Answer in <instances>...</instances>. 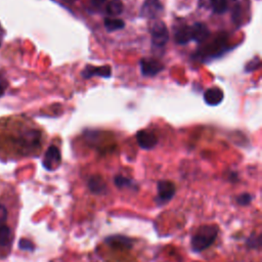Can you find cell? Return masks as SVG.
<instances>
[{
	"label": "cell",
	"instance_id": "9a60e30c",
	"mask_svg": "<svg viewBox=\"0 0 262 262\" xmlns=\"http://www.w3.org/2000/svg\"><path fill=\"white\" fill-rule=\"evenodd\" d=\"M175 42L180 45H184L188 43L191 40V32H190V27L188 26H182L178 28L175 32L174 35Z\"/></svg>",
	"mask_w": 262,
	"mask_h": 262
},
{
	"label": "cell",
	"instance_id": "5bb4252c",
	"mask_svg": "<svg viewBox=\"0 0 262 262\" xmlns=\"http://www.w3.org/2000/svg\"><path fill=\"white\" fill-rule=\"evenodd\" d=\"M88 188L95 194H102L106 191V183L100 175H93L88 180Z\"/></svg>",
	"mask_w": 262,
	"mask_h": 262
},
{
	"label": "cell",
	"instance_id": "e0dca14e",
	"mask_svg": "<svg viewBox=\"0 0 262 262\" xmlns=\"http://www.w3.org/2000/svg\"><path fill=\"white\" fill-rule=\"evenodd\" d=\"M123 11V2L121 0H111L106 5V12L112 15H119Z\"/></svg>",
	"mask_w": 262,
	"mask_h": 262
},
{
	"label": "cell",
	"instance_id": "ac0fdd59",
	"mask_svg": "<svg viewBox=\"0 0 262 262\" xmlns=\"http://www.w3.org/2000/svg\"><path fill=\"white\" fill-rule=\"evenodd\" d=\"M211 6L214 12L224 13L228 9L227 0H210Z\"/></svg>",
	"mask_w": 262,
	"mask_h": 262
},
{
	"label": "cell",
	"instance_id": "7a4b0ae2",
	"mask_svg": "<svg viewBox=\"0 0 262 262\" xmlns=\"http://www.w3.org/2000/svg\"><path fill=\"white\" fill-rule=\"evenodd\" d=\"M19 210L18 194L14 187L0 180V260L12 250Z\"/></svg>",
	"mask_w": 262,
	"mask_h": 262
},
{
	"label": "cell",
	"instance_id": "6da1fadb",
	"mask_svg": "<svg viewBox=\"0 0 262 262\" xmlns=\"http://www.w3.org/2000/svg\"><path fill=\"white\" fill-rule=\"evenodd\" d=\"M42 132L21 116L0 118V160L32 157L42 145Z\"/></svg>",
	"mask_w": 262,
	"mask_h": 262
},
{
	"label": "cell",
	"instance_id": "7c38bea8",
	"mask_svg": "<svg viewBox=\"0 0 262 262\" xmlns=\"http://www.w3.org/2000/svg\"><path fill=\"white\" fill-rule=\"evenodd\" d=\"M223 91L217 87H211L204 93V100L208 105H218L223 100Z\"/></svg>",
	"mask_w": 262,
	"mask_h": 262
},
{
	"label": "cell",
	"instance_id": "277c9868",
	"mask_svg": "<svg viewBox=\"0 0 262 262\" xmlns=\"http://www.w3.org/2000/svg\"><path fill=\"white\" fill-rule=\"evenodd\" d=\"M150 35H151V44L154 47H157V48H163L169 40L168 29L166 25L161 20L155 21V24L151 27Z\"/></svg>",
	"mask_w": 262,
	"mask_h": 262
},
{
	"label": "cell",
	"instance_id": "52a82bcc",
	"mask_svg": "<svg viewBox=\"0 0 262 262\" xmlns=\"http://www.w3.org/2000/svg\"><path fill=\"white\" fill-rule=\"evenodd\" d=\"M61 162V155H60V150L54 146L51 145L47 148L45 156H44V160H43V166L49 170V171H53L56 168H58V166L60 165Z\"/></svg>",
	"mask_w": 262,
	"mask_h": 262
},
{
	"label": "cell",
	"instance_id": "8992f818",
	"mask_svg": "<svg viewBox=\"0 0 262 262\" xmlns=\"http://www.w3.org/2000/svg\"><path fill=\"white\" fill-rule=\"evenodd\" d=\"M139 66L141 74L145 77H154L164 70V64L155 58H142Z\"/></svg>",
	"mask_w": 262,
	"mask_h": 262
},
{
	"label": "cell",
	"instance_id": "4fadbf2b",
	"mask_svg": "<svg viewBox=\"0 0 262 262\" xmlns=\"http://www.w3.org/2000/svg\"><path fill=\"white\" fill-rule=\"evenodd\" d=\"M191 32V40L202 43L204 42L210 35V31L207 26L203 23H195L190 27Z\"/></svg>",
	"mask_w": 262,
	"mask_h": 262
},
{
	"label": "cell",
	"instance_id": "2e32d148",
	"mask_svg": "<svg viewBox=\"0 0 262 262\" xmlns=\"http://www.w3.org/2000/svg\"><path fill=\"white\" fill-rule=\"evenodd\" d=\"M103 25H104V28H105V30L107 32L119 31V30H121V29H123L125 27V23L122 19L110 18V17L104 18Z\"/></svg>",
	"mask_w": 262,
	"mask_h": 262
},
{
	"label": "cell",
	"instance_id": "ba28073f",
	"mask_svg": "<svg viewBox=\"0 0 262 262\" xmlns=\"http://www.w3.org/2000/svg\"><path fill=\"white\" fill-rule=\"evenodd\" d=\"M163 10L160 0H145L140 9V15L145 18H156Z\"/></svg>",
	"mask_w": 262,
	"mask_h": 262
},
{
	"label": "cell",
	"instance_id": "30bf717a",
	"mask_svg": "<svg viewBox=\"0 0 262 262\" xmlns=\"http://www.w3.org/2000/svg\"><path fill=\"white\" fill-rule=\"evenodd\" d=\"M136 141L143 149H151L156 146L158 139L156 135L147 130H140L136 133Z\"/></svg>",
	"mask_w": 262,
	"mask_h": 262
},
{
	"label": "cell",
	"instance_id": "3957f363",
	"mask_svg": "<svg viewBox=\"0 0 262 262\" xmlns=\"http://www.w3.org/2000/svg\"><path fill=\"white\" fill-rule=\"evenodd\" d=\"M218 234V226L215 224H206L200 226L191 236V250L200 253L208 249L215 241Z\"/></svg>",
	"mask_w": 262,
	"mask_h": 262
},
{
	"label": "cell",
	"instance_id": "8fae6325",
	"mask_svg": "<svg viewBox=\"0 0 262 262\" xmlns=\"http://www.w3.org/2000/svg\"><path fill=\"white\" fill-rule=\"evenodd\" d=\"M110 247L119 250H128L132 248V241L124 235H111L104 241Z\"/></svg>",
	"mask_w": 262,
	"mask_h": 262
},
{
	"label": "cell",
	"instance_id": "ffe728a7",
	"mask_svg": "<svg viewBox=\"0 0 262 262\" xmlns=\"http://www.w3.org/2000/svg\"><path fill=\"white\" fill-rule=\"evenodd\" d=\"M252 195L250 193H242L239 194L237 198H236V202L238 205L241 206H246V205H249L251 202H252Z\"/></svg>",
	"mask_w": 262,
	"mask_h": 262
},
{
	"label": "cell",
	"instance_id": "5b68a950",
	"mask_svg": "<svg viewBox=\"0 0 262 262\" xmlns=\"http://www.w3.org/2000/svg\"><path fill=\"white\" fill-rule=\"evenodd\" d=\"M158 194L156 198V203L161 206L168 203L175 194L176 187L172 181L160 180L157 184Z\"/></svg>",
	"mask_w": 262,
	"mask_h": 262
},
{
	"label": "cell",
	"instance_id": "44dd1931",
	"mask_svg": "<svg viewBox=\"0 0 262 262\" xmlns=\"http://www.w3.org/2000/svg\"><path fill=\"white\" fill-rule=\"evenodd\" d=\"M259 67H260V59H259L258 57H256L255 60L252 59L251 61L248 62V64L245 67V71H247V72H252V71L257 70Z\"/></svg>",
	"mask_w": 262,
	"mask_h": 262
},
{
	"label": "cell",
	"instance_id": "d6986e66",
	"mask_svg": "<svg viewBox=\"0 0 262 262\" xmlns=\"http://www.w3.org/2000/svg\"><path fill=\"white\" fill-rule=\"evenodd\" d=\"M114 182L115 184L120 187V188H124V187H133V181L127 177H124L122 175H118L114 178Z\"/></svg>",
	"mask_w": 262,
	"mask_h": 262
},
{
	"label": "cell",
	"instance_id": "9c48e42d",
	"mask_svg": "<svg viewBox=\"0 0 262 262\" xmlns=\"http://www.w3.org/2000/svg\"><path fill=\"white\" fill-rule=\"evenodd\" d=\"M84 79H89L94 76L102 77V78H110L112 75V69L110 66H101V67H93V66H86L85 69L81 73Z\"/></svg>",
	"mask_w": 262,
	"mask_h": 262
},
{
	"label": "cell",
	"instance_id": "7402d4cb",
	"mask_svg": "<svg viewBox=\"0 0 262 262\" xmlns=\"http://www.w3.org/2000/svg\"><path fill=\"white\" fill-rule=\"evenodd\" d=\"M260 236H255L254 235V237L253 236H251V237H249V239H248V242H247V245H248V247H250V248H259V246H260Z\"/></svg>",
	"mask_w": 262,
	"mask_h": 262
},
{
	"label": "cell",
	"instance_id": "603a6c76",
	"mask_svg": "<svg viewBox=\"0 0 262 262\" xmlns=\"http://www.w3.org/2000/svg\"><path fill=\"white\" fill-rule=\"evenodd\" d=\"M103 2H105V0H92V3H93L94 5H96V6L101 5Z\"/></svg>",
	"mask_w": 262,
	"mask_h": 262
}]
</instances>
